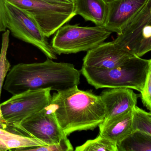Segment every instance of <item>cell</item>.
<instances>
[{"label":"cell","mask_w":151,"mask_h":151,"mask_svg":"<svg viewBox=\"0 0 151 151\" xmlns=\"http://www.w3.org/2000/svg\"><path fill=\"white\" fill-rule=\"evenodd\" d=\"M47 108L66 136L93 130L103 123L106 113L100 96L81 90L78 86L54 93Z\"/></svg>","instance_id":"cell-1"},{"label":"cell","mask_w":151,"mask_h":151,"mask_svg":"<svg viewBox=\"0 0 151 151\" xmlns=\"http://www.w3.org/2000/svg\"><path fill=\"white\" fill-rule=\"evenodd\" d=\"M81 72L71 64L47 59L42 63L17 64L8 72L3 88L12 95L50 89L59 91L78 86Z\"/></svg>","instance_id":"cell-2"},{"label":"cell","mask_w":151,"mask_h":151,"mask_svg":"<svg viewBox=\"0 0 151 151\" xmlns=\"http://www.w3.org/2000/svg\"><path fill=\"white\" fill-rule=\"evenodd\" d=\"M151 64V59L134 56L123 65L105 69L82 66L81 72L95 88H124L142 92Z\"/></svg>","instance_id":"cell-3"},{"label":"cell","mask_w":151,"mask_h":151,"mask_svg":"<svg viewBox=\"0 0 151 151\" xmlns=\"http://www.w3.org/2000/svg\"><path fill=\"white\" fill-rule=\"evenodd\" d=\"M111 33L104 26L65 25L56 32L51 45L59 55L88 51L104 43Z\"/></svg>","instance_id":"cell-4"},{"label":"cell","mask_w":151,"mask_h":151,"mask_svg":"<svg viewBox=\"0 0 151 151\" xmlns=\"http://www.w3.org/2000/svg\"><path fill=\"white\" fill-rule=\"evenodd\" d=\"M6 1L30 13L47 38L55 33L76 15L75 3L58 4L42 0Z\"/></svg>","instance_id":"cell-5"},{"label":"cell","mask_w":151,"mask_h":151,"mask_svg":"<svg viewBox=\"0 0 151 151\" xmlns=\"http://www.w3.org/2000/svg\"><path fill=\"white\" fill-rule=\"evenodd\" d=\"M7 28L14 37L30 43L51 59H57V53L47 40L34 18L24 10L8 2Z\"/></svg>","instance_id":"cell-6"},{"label":"cell","mask_w":151,"mask_h":151,"mask_svg":"<svg viewBox=\"0 0 151 151\" xmlns=\"http://www.w3.org/2000/svg\"><path fill=\"white\" fill-rule=\"evenodd\" d=\"M51 91L50 89L29 90L12 96L0 104L4 119L19 129V126L24 120L50 105Z\"/></svg>","instance_id":"cell-7"},{"label":"cell","mask_w":151,"mask_h":151,"mask_svg":"<svg viewBox=\"0 0 151 151\" xmlns=\"http://www.w3.org/2000/svg\"><path fill=\"white\" fill-rule=\"evenodd\" d=\"M19 128L25 135L39 139L46 145L56 144L67 136L47 107L24 120Z\"/></svg>","instance_id":"cell-8"},{"label":"cell","mask_w":151,"mask_h":151,"mask_svg":"<svg viewBox=\"0 0 151 151\" xmlns=\"http://www.w3.org/2000/svg\"><path fill=\"white\" fill-rule=\"evenodd\" d=\"M107 13L104 26L106 30L120 34L148 0H106Z\"/></svg>","instance_id":"cell-9"},{"label":"cell","mask_w":151,"mask_h":151,"mask_svg":"<svg viewBox=\"0 0 151 151\" xmlns=\"http://www.w3.org/2000/svg\"><path fill=\"white\" fill-rule=\"evenodd\" d=\"M117 48L113 42H104L87 51L83 65L110 69L121 66L133 56Z\"/></svg>","instance_id":"cell-10"},{"label":"cell","mask_w":151,"mask_h":151,"mask_svg":"<svg viewBox=\"0 0 151 151\" xmlns=\"http://www.w3.org/2000/svg\"><path fill=\"white\" fill-rule=\"evenodd\" d=\"M100 96L106 113L102 123L133 110L136 106L138 99V96L133 90L124 88L110 89L102 92Z\"/></svg>","instance_id":"cell-11"},{"label":"cell","mask_w":151,"mask_h":151,"mask_svg":"<svg viewBox=\"0 0 151 151\" xmlns=\"http://www.w3.org/2000/svg\"><path fill=\"white\" fill-rule=\"evenodd\" d=\"M133 109L107 121L99 127V134L118 144L134 131Z\"/></svg>","instance_id":"cell-12"},{"label":"cell","mask_w":151,"mask_h":151,"mask_svg":"<svg viewBox=\"0 0 151 151\" xmlns=\"http://www.w3.org/2000/svg\"><path fill=\"white\" fill-rule=\"evenodd\" d=\"M76 15L85 21H91L96 26H104L107 13L106 0H76L75 3Z\"/></svg>","instance_id":"cell-13"},{"label":"cell","mask_w":151,"mask_h":151,"mask_svg":"<svg viewBox=\"0 0 151 151\" xmlns=\"http://www.w3.org/2000/svg\"><path fill=\"white\" fill-rule=\"evenodd\" d=\"M115 45L119 48L139 57L151 51V20L131 38Z\"/></svg>","instance_id":"cell-14"},{"label":"cell","mask_w":151,"mask_h":151,"mask_svg":"<svg viewBox=\"0 0 151 151\" xmlns=\"http://www.w3.org/2000/svg\"><path fill=\"white\" fill-rule=\"evenodd\" d=\"M0 141L8 151H25L32 147L46 145L39 139L4 129H0Z\"/></svg>","instance_id":"cell-15"},{"label":"cell","mask_w":151,"mask_h":151,"mask_svg":"<svg viewBox=\"0 0 151 151\" xmlns=\"http://www.w3.org/2000/svg\"><path fill=\"white\" fill-rule=\"evenodd\" d=\"M118 151H151V135L134 130L117 144Z\"/></svg>","instance_id":"cell-16"},{"label":"cell","mask_w":151,"mask_h":151,"mask_svg":"<svg viewBox=\"0 0 151 151\" xmlns=\"http://www.w3.org/2000/svg\"><path fill=\"white\" fill-rule=\"evenodd\" d=\"M151 20V0H148L142 9L120 34L121 37L127 38L133 36Z\"/></svg>","instance_id":"cell-17"},{"label":"cell","mask_w":151,"mask_h":151,"mask_svg":"<svg viewBox=\"0 0 151 151\" xmlns=\"http://www.w3.org/2000/svg\"><path fill=\"white\" fill-rule=\"evenodd\" d=\"M75 151H118V150L115 143L99 134L95 139L88 140L82 145L76 147Z\"/></svg>","instance_id":"cell-18"},{"label":"cell","mask_w":151,"mask_h":151,"mask_svg":"<svg viewBox=\"0 0 151 151\" xmlns=\"http://www.w3.org/2000/svg\"><path fill=\"white\" fill-rule=\"evenodd\" d=\"M10 33L9 30H7L2 35L1 48L0 52V100L4 83L11 66L7 58Z\"/></svg>","instance_id":"cell-19"},{"label":"cell","mask_w":151,"mask_h":151,"mask_svg":"<svg viewBox=\"0 0 151 151\" xmlns=\"http://www.w3.org/2000/svg\"><path fill=\"white\" fill-rule=\"evenodd\" d=\"M134 131L138 130L151 135V113L147 112L137 106L133 109Z\"/></svg>","instance_id":"cell-20"},{"label":"cell","mask_w":151,"mask_h":151,"mask_svg":"<svg viewBox=\"0 0 151 151\" xmlns=\"http://www.w3.org/2000/svg\"><path fill=\"white\" fill-rule=\"evenodd\" d=\"M73 148L67 136H65L58 143L51 145H43L28 148L25 151H72Z\"/></svg>","instance_id":"cell-21"},{"label":"cell","mask_w":151,"mask_h":151,"mask_svg":"<svg viewBox=\"0 0 151 151\" xmlns=\"http://www.w3.org/2000/svg\"><path fill=\"white\" fill-rule=\"evenodd\" d=\"M140 93L143 104L151 111V64L143 90Z\"/></svg>","instance_id":"cell-22"},{"label":"cell","mask_w":151,"mask_h":151,"mask_svg":"<svg viewBox=\"0 0 151 151\" xmlns=\"http://www.w3.org/2000/svg\"><path fill=\"white\" fill-rule=\"evenodd\" d=\"M7 20L6 0H0V33L6 31Z\"/></svg>","instance_id":"cell-23"},{"label":"cell","mask_w":151,"mask_h":151,"mask_svg":"<svg viewBox=\"0 0 151 151\" xmlns=\"http://www.w3.org/2000/svg\"><path fill=\"white\" fill-rule=\"evenodd\" d=\"M0 129L8 130L12 133H15L16 131V128L15 126L7 123H0Z\"/></svg>","instance_id":"cell-24"},{"label":"cell","mask_w":151,"mask_h":151,"mask_svg":"<svg viewBox=\"0 0 151 151\" xmlns=\"http://www.w3.org/2000/svg\"><path fill=\"white\" fill-rule=\"evenodd\" d=\"M42 1L58 4H68L72 3L68 0H42Z\"/></svg>","instance_id":"cell-25"},{"label":"cell","mask_w":151,"mask_h":151,"mask_svg":"<svg viewBox=\"0 0 151 151\" xmlns=\"http://www.w3.org/2000/svg\"><path fill=\"white\" fill-rule=\"evenodd\" d=\"M0 123H7L9 124L7 121H6L3 116L1 110V107H0Z\"/></svg>","instance_id":"cell-26"},{"label":"cell","mask_w":151,"mask_h":151,"mask_svg":"<svg viewBox=\"0 0 151 151\" xmlns=\"http://www.w3.org/2000/svg\"><path fill=\"white\" fill-rule=\"evenodd\" d=\"M8 151L6 146L0 141V151Z\"/></svg>","instance_id":"cell-27"},{"label":"cell","mask_w":151,"mask_h":151,"mask_svg":"<svg viewBox=\"0 0 151 151\" xmlns=\"http://www.w3.org/2000/svg\"><path fill=\"white\" fill-rule=\"evenodd\" d=\"M68 1H70L71 2L75 3V2L76 1V0H68Z\"/></svg>","instance_id":"cell-28"}]
</instances>
